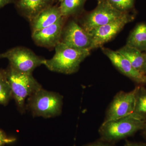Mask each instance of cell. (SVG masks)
<instances>
[{
    "label": "cell",
    "mask_w": 146,
    "mask_h": 146,
    "mask_svg": "<svg viewBox=\"0 0 146 146\" xmlns=\"http://www.w3.org/2000/svg\"><path fill=\"white\" fill-rule=\"evenodd\" d=\"M125 146H146V143L127 141Z\"/></svg>",
    "instance_id": "obj_23"
},
{
    "label": "cell",
    "mask_w": 146,
    "mask_h": 146,
    "mask_svg": "<svg viewBox=\"0 0 146 146\" xmlns=\"http://www.w3.org/2000/svg\"><path fill=\"white\" fill-rule=\"evenodd\" d=\"M58 1L60 3L61 2H62V1H63V0H58Z\"/></svg>",
    "instance_id": "obj_27"
},
{
    "label": "cell",
    "mask_w": 146,
    "mask_h": 146,
    "mask_svg": "<svg viewBox=\"0 0 146 146\" xmlns=\"http://www.w3.org/2000/svg\"><path fill=\"white\" fill-rule=\"evenodd\" d=\"M62 17L63 16L59 6L52 5L49 7L30 21L32 32L49 26Z\"/></svg>",
    "instance_id": "obj_13"
},
{
    "label": "cell",
    "mask_w": 146,
    "mask_h": 146,
    "mask_svg": "<svg viewBox=\"0 0 146 146\" xmlns=\"http://www.w3.org/2000/svg\"><path fill=\"white\" fill-rule=\"evenodd\" d=\"M1 55V58L8 59L9 65L14 69L27 74H32L36 68L44 65L46 60L29 49L22 46L12 48Z\"/></svg>",
    "instance_id": "obj_5"
},
{
    "label": "cell",
    "mask_w": 146,
    "mask_h": 146,
    "mask_svg": "<svg viewBox=\"0 0 146 146\" xmlns=\"http://www.w3.org/2000/svg\"><path fill=\"white\" fill-rule=\"evenodd\" d=\"M139 86L130 92H119L111 102L104 122L123 117L133 113Z\"/></svg>",
    "instance_id": "obj_8"
},
{
    "label": "cell",
    "mask_w": 146,
    "mask_h": 146,
    "mask_svg": "<svg viewBox=\"0 0 146 146\" xmlns=\"http://www.w3.org/2000/svg\"><path fill=\"white\" fill-rule=\"evenodd\" d=\"M0 58H1V54H0Z\"/></svg>",
    "instance_id": "obj_28"
},
{
    "label": "cell",
    "mask_w": 146,
    "mask_h": 146,
    "mask_svg": "<svg viewBox=\"0 0 146 146\" xmlns=\"http://www.w3.org/2000/svg\"><path fill=\"white\" fill-rule=\"evenodd\" d=\"M84 146H114L112 143L106 142L101 140V141H97L94 143H91Z\"/></svg>",
    "instance_id": "obj_21"
},
{
    "label": "cell",
    "mask_w": 146,
    "mask_h": 146,
    "mask_svg": "<svg viewBox=\"0 0 146 146\" xmlns=\"http://www.w3.org/2000/svg\"><path fill=\"white\" fill-rule=\"evenodd\" d=\"M145 62L144 63L143 68V73L144 74L146 75V51L145 52Z\"/></svg>",
    "instance_id": "obj_24"
},
{
    "label": "cell",
    "mask_w": 146,
    "mask_h": 146,
    "mask_svg": "<svg viewBox=\"0 0 146 146\" xmlns=\"http://www.w3.org/2000/svg\"><path fill=\"white\" fill-rule=\"evenodd\" d=\"M143 133L144 136H145V137L146 138V125H145V127L143 129Z\"/></svg>",
    "instance_id": "obj_25"
},
{
    "label": "cell",
    "mask_w": 146,
    "mask_h": 146,
    "mask_svg": "<svg viewBox=\"0 0 146 146\" xmlns=\"http://www.w3.org/2000/svg\"><path fill=\"white\" fill-rule=\"evenodd\" d=\"M63 98L58 93L42 88L28 98L26 109L34 117H54L62 112Z\"/></svg>",
    "instance_id": "obj_4"
},
{
    "label": "cell",
    "mask_w": 146,
    "mask_h": 146,
    "mask_svg": "<svg viewBox=\"0 0 146 146\" xmlns=\"http://www.w3.org/2000/svg\"><path fill=\"white\" fill-rule=\"evenodd\" d=\"M54 48V55L46 59L44 65L50 71L66 74L77 72L82 62L90 54L89 50L74 48L61 42Z\"/></svg>",
    "instance_id": "obj_1"
},
{
    "label": "cell",
    "mask_w": 146,
    "mask_h": 146,
    "mask_svg": "<svg viewBox=\"0 0 146 146\" xmlns=\"http://www.w3.org/2000/svg\"><path fill=\"white\" fill-rule=\"evenodd\" d=\"M146 125V120L132 113L123 117L104 121L99 132L102 140L112 143L143 130Z\"/></svg>",
    "instance_id": "obj_2"
},
{
    "label": "cell",
    "mask_w": 146,
    "mask_h": 146,
    "mask_svg": "<svg viewBox=\"0 0 146 146\" xmlns=\"http://www.w3.org/2000/svg\"><path fill=\"white\" fill-rule=\"evenodd\" d=\"M111 5L121 12H129L134 6L135 0H107Z\"/></svg>",
    "instance_id": "obj_19"
},
{
    "label": "cell",
    "mask_w": 146,
    "mask_h": 146,
    "mask_svg": "<svg viewBox=\"0 0 146 146\" xmlns=\"http://www.w3.org/2000/svg\"><path fill=\"white\" fill-rule=\"evenodd\" d=\"M102 51L106 56L113 65L124 75L138 84L146 83V75L133 68L130 62L117 51L101 47Z\"/></svg>",
    "instance_id": "obj_11"
},
{
    "label": "cell",
    "mask_w": 146,
    "mask_h": 146,
    "mask_svg": "<svg viewBox=\"0 0 146 146\" xmlns=\"http://www.w3.org/2000/svg\"><path fill=\"white\" fill-rule=\"evenodd\" d=\"M117 51L130 62L133 68L144 74L143 71L145 58V52L127 45L118 50Z\"/></svg>",
    "instance_id": "obj_15"
},
{
    "label": "cell",
    "mask_w": 146,
    "mask_h": 146,
    "mask_svg": "<svg viewBox=\"0 0 146 146\" xmlns=\"http://www.w3.org/2000/svg\"><path fill=\"white\" fill-rule=\"evenodd\" d=\"M141 52L146 51V23H138L131 31L126 44Z\"/></svg>",
    "instance_id": "obj_14"
},
{
    "label": "cell",
    "mask_w": 146,
    "mask_h": 146,
    "mask_svg": "<svg viewBox=\"0 0 146 146\" xmlns=\"http://www.w3.org/2000/svg\"><path fill=\"white\" fill-rule=\"evenodd\" d=\"M134 16L129 12L109 23L100 27L89 33L92 39L91 50L102 47L112 40L126 25L134 20Z\"/></svg>",
    "instance_id": "obj_7"
},
{
    "label": "cell",
    "mask_w": 146,
    "mask_h": 146,
    "mask_svg": "<svg viewBox=\"0 0 146 146\" xmlns=\"http://www.w3.org/2000/svg\"><path fill=\"white\" fill-rule=\"evenodd\" d=\"M60 42L74 48L91 50L92 39L90 33L74 20L64 26Z\"/></svg>",
    "instance_id": "obj_9"
},
{
    "label": "cell",
    "mask_w": 146,
    "mask_h": 146,
    "mask_svg": "<svg viewBox=\"0 0 146 146\" xmlns=\"http://www.w3.org/2000/svg\"><path fill=\"white\" fill-rule=\"evenodd\" d=\"M17 0H0V9L11 3H15Z\"/></svg>",
    "instance_id": "obj_22"
},
{
    "label": "cell",
    "mask_w": 146,
    "mask_h": 146,
    "mask_svg": "<svg viewBox=\"0 0 146 146\" xmlns=\"http://www.w3.org/2000/svg\"><path fill=\"white\" fill-rule=\"evenodd\" d=\"M86 0H63L59 7L63 17L68 18L81 13Z\"/></svg>",
    "instance_id": "obj_16"
},
{
    "label": "cell",
    "mask_w": 146,
    "mask_h": 146,
    "mask_svg": "<svg viewBox=\"0 0 146 146\" xmlns=\"http://www.w3.org/2000/svg\"><path fill=\"white\" fill-rule=\"evenodd\" d=\"M12 97L6 70H0V104L6 105Z\"/></svg>",
    "instance_id": "obj_17"
},
{
    "label": "cell",
    "mask_w": 146,
    "mask_h": 146,
    "mask_svg": "<svg viewBox=\"0 0 146 146\" xmlns=\"http://www.w3.org/2000/svg\"><path fill=\"white\" fill-rule=\"evenodd\" d=\"M12 97L21 114L25 112L26 99L42 88L32 74L21 72L10 65L6 70Z\"/></svg>",
    "instance_id": "obj_3"
},
{
    "label": "cell",
    "mask_w": 146,
    "mask_h": 146,
    "mask_svg": "<svg viewBox=\"0 0 146 146\" xmlns=\"http://www.w3.org/2000/svg\"><path fill=\"white\" fill-rule=\"evenodd\" d=\"M133 113L141 119L146 120V89L144 87L139 86Z\"/></svg>",
    "instance_id": "obj_18"
},
{
    "label": "cell",
    "mask_w": 146,
    "mask_h": 146,
    "mask_svg": "<svg viewBox=\"0 0 146 146\" xmlns=\"http://www.w3.org/2000/svg\"><path fill=\"white\" fill-rule=\"evenodd\" d=\"M54 0H17L15 3L19 13L30 21L49 7L53 5Z\"/></svg>",
    "instance_id": "obj_12"
},
{
    "label": "cell",
    "mask_w": 146,
    "mask_h": 146,
    "mask_svg": "<svg viewBox=\"0 0 146 146\" xmlns=\"http://www.w3.org/2000/svg\"><path fill=\"white\" fill-rule=\"evenodd\" d=\"M126 13L116 9L107 0L100 2L94 10L82 18L80 25L89 33L95 29L115 21Z\"/></svg>",
    "instance_id": "obj_6"
},
{
    "label": "cell",
    "mask_w": 146,
    "mask_h": 146,
    "mask_svg": "<svg viewBox=\"0 0 146 146\" xmlns=\"http://www.w3.org/2000/svg\"><path fill=\"white\" fill-rule=\"evenodd\" d=\"M15 141V138H9L7 136L3 131L0 129V146H3L6 144L11 143Z\"/></svg>",
    "instance_id": "obj_20"
},
{
    "label": "cell",
    "mask_w": 146,
    "mask_h": 146,
    "mask_svg": "<svg viewBox=\"0 0 146 146\" xmlns=\"http://www.w3.org/2000/svg\"><path fill=\"white\" fill-rule=\"evenodd\" d=\"M65 18L63 16L49 26L32 32V38L35 44L48 48H55L61 40Z\"/></svg>",
    "instance_id": "obj_10"
},
{
    "label": "cell",
    "mask_w": 146,
    "mask_h": 146,
    "mask_svg": "<svg viewBox=\"0 0 146 146\" xmlns=\"http://www.w3.org/2000/svg\"><path fill=\"white\" fill-rule=\"evenodd\" d=\"M107 1V0H98V2H100L104 1Z\"/></svg>",
    "instance_id": "obj_26"
}]
</instances>
